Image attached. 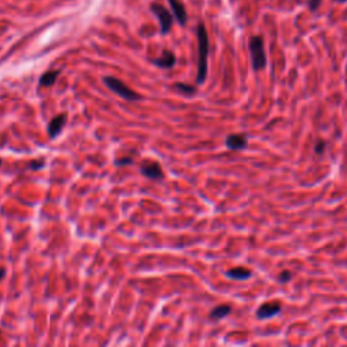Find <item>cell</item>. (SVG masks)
Instances as JSON below:
<instances>
[{"mask_svg": "<svg viewBox=\"0 0 347 347\" xmlns=\"http://www.w3.org/2000/svg\"><path fill=\"white\" fill-rule=\"evenodd\" d=\"M159 68H163V69H168V68H172L175 65L176 62V57L175 54L170 50H164L161 57L156 58L153 61Z\"/></svg>", "mask_w": 347, "mask_h": 347, "instance_id": "8fae6325", "label": "cell"}, {"mask_svg": "<svg viewBox=\"0 0 347 347\" xmlns=\"http://www.w3.org/2000/svg\"><path fill=\"white\" fill-rule=\"evenodd\" d=\"M231 312H232V306L228 305V304H223V305L213 308L210 313H209V316L213 320H221V319H225V317L228 316Z\"/></svg>", "mask_w": 347, "mask_h": 347, "instance_id": "7c38bea8", "label": "cell"}, {"mask_svg": "<svg viewBox=\"0 0 347 347\" xmlns=\"http://www.w3.org/2000/svg\"><path fill=\"white\" fill-rule=\"evenodd\" d=\"M132 161H133V159L126 157V159H118V160L115 161V164H117V166H124V164H130Z\"/></svg>", "mask_w": 347, "mask_h": 347, "instance_id": "d6986e66", "label": "cell"}, {"mask_svg": "<svg viewBox=\"0 0 347 347\" xmlns=\"http://www.w3.org/2000/svg\"><path fill=\"white\" fill-rule=\"evenodd\" d=\"M58 76H60V71L58 69H50V71H47L44 73L40 79V86H47V87H50L53 84L57 82Z\"/></svg>", "mask_w": 347, "mask_h": 347, "instance_id": "4fadbf2b", "label": "cell"}, {"mask_svg": "<svg viewBox=\"0 0 347 347\" xmlns=\"http://www.w3.org/2000/svg\"><path fill=\"white\" fill-rule=\"evenodd\" d=\"M175 87L181 91V93L186 94V95H193L196 94V87H193L192 84H186V83H176Z\"/></svg>", "mask_w": 347, "mask_h": 347, "instance_id": "9a60e30c", "label": "cell"}, {"mask_svg": "<svg viewBox=\"0 0 347 347\" xmlns=\"http://www.w3.org/2000/svg\"><path fill=\"white\" fill-rule=\"evenodd\" d=\"M326 147H327V143L324 140L316 141V144H315V153L321 156L324 152H326Z\"/></svg>", "mask_w": 347, "mask_h": 347, "instance_id": "2e32d148", "label": "cell"}, {"mask_svg": "<svg viewBox=\"0 0 347 347\" xmlns=\"http://www.w3.org/2000/svg\"><path fill=\"white\" fill-rule=\"evenodd\" d=\"M103 83L107 86V87L115 93L117 95H119L121 98H124L125 100H129V102H136V100H141L143 97L140 94H137L133 90H130L126 84L119 80V79L114 78V76H106L103 79Z\"/></svg>", "mask_w": 347, "mask_h": 347, "instance_id": "3957f363", "label": "cell"}, {"mask_svg": "<svg viewBox=\"0 0 347 347\" xmlns=\"http://www.w3.org/2000/svg\"><path fill=\"white\" fill-rule=\"evenodd\" d=\"M335 1H338V3H346L347 0H335Z\"/></svg>", "mask_w": 347, "mask_h": 347, "instance_id": "44dd1931", "label": "cell"}, {"mask_svg": "<svg viewBox=\"0 0 347 347\" xmlns=\"http://www.w3.org/2000/svg\"><path fill=\"white\" fill-rule=\"evenodd\" d=\"M346 78H347V67H346Z\"/></svg>", "mask_w": 347, "mask_h": 347, "instance_id": "7402d4cb", "label": "cell"}, {"mask_svg": "<svg viewBox=\"0 0 347 347\" xmlns=\"http://www.w3.org/2000/svg\"><path fill=\"white\" fill-rule=\"evenodd\" d=\"M293 278V273L292 271H289V270H284V271H281L280 274H278V277H277V282L278 284H288V282H290V280Z\"/></svg>", "mask_w": 347, "mask_h": 347, "instance_id": "5bb4252c", "label": "cell"}, {"mask_svg": "<svg viewBox=\"0 0 347 347\" xmlns=\"http://www.w3.org/2000/svg\"><path fill=\"white\" fill-rule=\"evenodd\" d=\"M44 166H45L44 160H34V161H31L30 164H29V168L36 171V170H40V168H42Z\"/></svg>", "mask_w": 347, "mask_h": 347, "instance_id": "e0dca14e", "label": "cell"}, {"mask_svg": "<svg viewBox=\"0 0 347 347\" xmlns=\"http://www.w3.org/2000/svg\"><path fill=\"white\" fill-rule=\"evenodd\" d=\"M168 3H170V7H171V10L172 12H174V16H175L176 21L179 22V25L185 26L187 22V14H186V10H185V7H183V4H182L179 0H168Z\"/></svg>", "mask_w": 347, "mask_h": 347, "instance_id": "30bf717a", "label": "cell"}, {"mask_svg": "<svg viewBox=\"0 0 347 347\" xmlns=\"http://www.w3.org/2000/svg\"><path fill=\"white\" fill-rule=\"evenodd\" d=\"M0 166H1V159H0Z\"/></svg>", "mask_w": 347, "mask_h": 347, "instance_id": "603a6c76", "label": "cell"}, {"mask_svg": "<svg viewBox=\"0 0 347 347\" xmlns=\"http://www.w3.org/2000/svg\"><path fill=\"white\" fill-rule=\"evenodd\" d=\"M152 11H153V14L157 16V19H159L161 34H167L168 31L171 30L172 27V22H174L172 15L168 12V10H167L166 7H163L161 4H156V3L155 4H152Z\"/></svg>", "mask_w": 347, "mask_h": 347, "instance_id": "277c9868", "label": "cell"}, {"mask_svg": "<svg viewBox=\"0 0 347 347\" xmlns=\"http://www.w3.org/2000/svg\"><path fill=\"white\" fill-rule=\"evenodd\" d=\"M198 38V67H197V84H203L207 76V58H209V36L203 23L197 26Z\"/></svg>", "mask_w": 347, "mask_h": 347, "instance_id": "6da1fadb", "label": "cell"}, {"mask_svg": "<svg viewBox=\"0 0 347 347\" xmlns=\"http://www.w3.org/2000/svg\"><path fill=\"white\" fill-rule=\"evenodd\" d=\"M251 64L254 71H262L267 65V56L264 50V40L262 36H254L249 40Z\"/></svg>", "mask_w": 347, "mask_h": 347, "instance_id": "7a4b0ae2", "label": "cell"}, {"mask_svg": "<svg viewBox=\"0 0 347 347\" xmlns=\"http://www.w3.org/2000/svg\"><path fill=\"white\" fill-rule=\"evenodd\" d=\"M5 277V270L4 269H0V281L3 280Z\"/></svg>", "mask_w": 347, "mask_h": 347, "instance_id": "ffe728a7", "label": "cell"}, {"mask_svg": "<svg viewBox=\"0 0 347 347\" xmlns=\"http://www.w3.org/2000/svg\"><path fill=\"white\" fill-rule=\"evenodd\" d=\"M140 172L148 179H163L164 178L163 168H161L160 163H157V161H143Z\"/></svg>", "mask_w": 347, "mask_h": 347, "instance_id": "8992f818", "label": "cell"}, {"mask_svg": "<svg viewBox=\"0 0 347 347\" xmlns=\"http://www.w3.org/2000/svg\"><path fill=\"white\" fill-rule=\"evenodd\" d=\"M308 5H309V10L311 11H317L319 7L321 5V0H309Z\"/></svg>", "mask_w": 347, "mask_h": 347, "instance_id": "ac0fdd59", "label": "cell"}, {"mask_svg": "<svg viewBox=\"0 0 347 347\" xmlns=\"http://www.w3.org/2000/svg\"><path fill=\"white\" fill-rule=\"evenodd\" d=\"M67 124V114H58L48 124V135L50 139H56Z\"/></svg>", "mask_w": 347, "mask_h": 347, "instance_id": "ba28073f", "label": "cell"}, {"mask_svg": "<svg viewBox=\"0 0 347 347\" xmlns=\"http://www.w3.org/2000/svg\"><path fill=\"white\" fill-rule=\"evenodd\" d=\"M225 145L231 150H243L248 145V139H247V136L242 135V133L229 135L225 139Z\"/></svg>", "mask_w": 347, "mask_h": 347, "instance_id": "52a82bcc", "label": "cell"}, {"mask_svg": "<svg viewBox=\"0 0 347 347\" xmlns=\"http://www.w3.org/2000/svg\"><path fill=\"white\" fill-rule=\"evenodd\" d=\"M282 311V305L280 302H263L262 305L256 309L255 312V316L258 320H269L271 317L280 315V312Z\"/></svg>", "mask_w": 347, "mask_h": 347, "instance_id": "5b68a950", "label": "cell"}, {"mask_svg": "<svg viewBox=\"0 0 347 347\" xmlns=\"http://www.w3.org/2000/svg\"><path fill=\"white\" fill-rule=\"evenodd\" d=\"M225 275L228 277L229 280L247 281L254 275V273H252L251 269H247V267H243V266H238V267H232V269L227 270Z\"/></svg>", "mask_w": 347, "mask_h": 347, "instance_id": "9c48e42d", "label": "cell"}]
</instances>
